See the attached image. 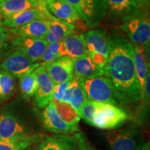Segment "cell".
<instances>
[{"instance_id":"277c9868","label":"cell","mask_w":150,"mask_h":150,"mask_svg":"<svg viewBox=\"0 0 150 150\" xmlns=\"http://www.w3.org/2000/svg\"><path fill=\"white\" fill-rule=\"evenodd\" d=\"M129 117L128 112L117 105L97 102L91 125L98 129L112 130L122 125Z\"/></svg>"},{"instance_id":"8d00e7d4","label":"cell","mask_w":150,"mask_h":150,"mask_svg":"<svg viewBox=\"0 0 150 150\" xmlns=\"http://www.w3.org/2000/svg\"><path fill=\"white\" fill-rule=\"evenodd\" d=\"M25 150H35V149H31V147H30V148H29V149H25Z\"/></svg>"},{"instance_id":"f546056e","label":"cell","mask_w":150,"mask_h":150,"mask_svg":"<svg viewBox=\"0 0 150 150\" xmlns=\"http://www.w3.org/2000/svg\"><path fill=\"white\" fill-rule=\"evenodd\" d=\"M70 81L55 85V87H54V90L53 100H52V102H53L54 104H58V103L61 102L63 95H64L65 91H66L67 86H68L69 83H70Z\"/></svg>"},{"instance_id":"4316f807","label":"cell","mask_w":150,"mask_h":150,"mask_svg":"<svg viewBox=\"0 0 150 150\" xmlns=\"http://www.w3.org/2000/svg\"><path fill=\"white\" fill-rule=\"evenodd\" d=\"M56 111L61 119L73 126L78 127L79 122L80 120V116L77 112L68 103L60 102L54 104Z\"/></svg>"},{"instance_id":"d590c367","label":"cell","mask_w":150,"mask_h":150,"mask_svg":"<svg viewBox=\"0 0 150 150\" xmlns=\"http://www.w3.org/2000/svg\"><path fill=\"white\" fill-rule=\"evenodd\" d=\"M35 1H36L37 2H38L39 4H43L44 3V1H43V0H35Z\"/></svg>"},{"instance_id":"d6a6232c","label":"cell","mask_w":150,"mask_h":150,"mask_svg":"<svg viewBox=\"0 0 150 150\" xmlns=\"http://www.w3.org/2000/svg\"><path fill=\"white\" fill-rule=\"evenodd\" d=\"M10 38L11 33L9 32V30L0 22V50L3 47Z\"/></svg>"},{"instance_id":"1f68e13d","label":"cell","mask_w":150,"mask_h":150,"mask_svg":"<svg viewBox=\"0 0 150 150\" xmlns=\"http://www.w3.org/2000/svg\"><path fill=\"white\" fill-rule=\"evenodd\" d=\"M77 140V149L76 150H96L90 145L86 138L81 133L75 134Z\"/></svg>"},{"instance_id":"5b68a950","label":"cell","mask_w":150,"mask_h":150,"mask_svg":"<svg viewBox=\"0 0 150 150\" xmlns=\"http://www.w3.org/2000/svg\"><path fill=\"white\" fill-rule=\"evenodd\" d=\"M77 11L86 27L96 28L107 16L108 8L105 0H65Z\"/></svg>"},{"instance_id":"44dd1931","label":"cell","mask_w":150,"mask_h":150,"mask_svg":"<svg viewBox=\"0 0 150 150\" xmlns=\"http://www.w3.org/2000/svg\"><path fill=\"white\" fill-rule=\"evenodd\" d=\"M86 101L87 99L86 94L81 85L79 79L76 76H73V78L70 81V83L65 91L61 102L70 104L79 115L81 108Z\"/></svg>"},{"instance_id":"7a4b0ae2","label":"cell","mask_w":150,"mask_h":150,"mask_svg":"<svg viewBox=\"0 0 150 150\" xmlns=\"http://www.w3.org/2000/svg\"><path fill=\"white\" fill-rule=\"evenodd\" d=\"M120 29L134 44L145 45L150 40V22L147 7H140L136 13L123 19Z\"/></svg>"},{"instance_id":"ac0fdd59","label":"cell","mask_w":150,"mask_h":150,"mask_svg":"<svg viewBox=\"0 0 150 150\" xmlns=\"http://www.w3.org/2000/svg\"><path fill=\"white\" fill-rule=\"evenodd\" d=\"M46 17L43 11L38 8H32L22 11L12 16L4 18L1 23L7 29H15L34 20H45Z\"/></svg>"},{"instance_id":"ffe728a7","label":"cell","mask_w":150,"mask_h":150,"mask_svg":"<svg viewBox=\"0 0 150 150\" xmlns=\"http://www.w3.org/2000/svg\"><path fill=\"white\" fill-rule=\"evenodd\" d=\"M61 47L62 56H69L74 60L87 54L83 34L69 35L61 41Z\"/></svg>"},{"instance_id":"30bf717a","label":"cell","mask_w":150,"mask_h":150,"mask_svg":"<svg viewBox=\"0 0 150 150\" xmlns=\"http://www.w3.org/2000/svg\"><path fill=\"white\" fill-rule=\"evenodd\" d=\"M38 8L43 11L46 17L44 21L47 27L48 31L45 40L48 43L61 42L74 32L76 29L75 26L54 17L46 8L45 5L39 4Z\"/></svg>"},{"instance_id":"2e32d148","label":"cell","mask_w":150,"mask_h":150,"mask_svg":"<svg viewBox=\"0 0 150 150\" xmlns=\"http://www.w3.org/2000/svg\"><path fill=\"white\" fill-rule=\"evenodd\" d=\"M108 8V15L112 20L122 21L134 14L140 7L137 0H105Z\"/></svg>"},{"instance_id":"484cf974","label":"cell","mask_w":150,"mask_h":150,"mask_svg":"<svg viewBox=\"0 0 150 150\" xmlns=\"http://www.w3.org/2000/svg\"><path fill=\"white\" fill-rule=\"evenodd\" d=\"M16 91V80L13 75L0 70V102L8 99Z\"/></svg>"},{"instance_id":"603a6c76","label":"cell","mask_w":150,"mask_h":150,"mask_svg":"<svg viewBox=\"0 0 150 150\" xmlns=\"http://www.w3.org/2000/svg\"><path fill=\"white\" fill-rule=\"evenodd\" d=\"M35 0H0V17L4 19L27 9L38 8Z\"/></svg>"},{"instance_id":"cb8c5ba5","label":"cell","mask_w":150,"mask_h":150,"mask_svg":"<svg viewBox=\"0 0 150 150\" xmlns=\"http://www.w3.org/2000/svg\"><path fill=\"white\" fill-rule=\"evenodd\" d=\"M42 136L38 134H27L10 140H0V150H25L35 145Z\"/></svg>"},{"instance_id":"7402d4cb","label":"cell","mask_w":150,"mask_h":150,"mask_svg":"<svg viewBox=\"0 0 150 150\" xmlns=\"http://www.w3.org/2000/svg\"><path fill=\"white\" fill-rule=\"evenodd\" d=\"M15 35L32 38L45 39L48 31L47 27L43 20H34L22 27L8 29Z\"/></svg>"},{"instance_id":"4dcf8cb0","label":"cell","mask_w":150,"mask_h":150,"mask_svg":"<svg viewBox=\"0 0 150 150\" xmlns=\"http://www.w3.org/2000/svg\"><path fill=\"white\" fill-rule=\"evenodd\" d=\"M149 72L147 73L146 76L145 83H144L143 88H142L141 92H140V100L141 99L144 104L146 105L149 104V97H150V75Z\"/></svg>"},{"instance_id":"83f0119b","label":"cell","mask_w":150,"mask_h":150,"mask_svg":"<svg viewBox=\"0 0 150 150\" xmlns=\"http://www.w3.org/2000/svg\"><path fill=\"white\" fill-rule=\"evenodd\" d=\"M20 91L24 98L30 99L34 97L37 89V81L34 72L20 78Z\"/></svg>"},{"instance_id":"e0dca14e","label":"cell","mask_w":150,"mask_h":150,"mask_svg":"<svg viewBox=\"0 0 150 150\" xmlns=\"http://www.w3.org/2000/svg\"><path fill=\"white\" fill-rule=\"evenodd\" d=\"M76 136L55 134L42 138L37 150H76Z\"/></svg>"},{"instance_id":"f1b7e54d","label":"cell","mask_w":150,"mask_h":150,"mask_svg":"<svg viewBox=\"0 0 150 150\" xmlns=\"http://www.w3.org/2000/svg\"><path fill=\"white\" fill-rule=\"evenodd\" d=\"M61 56V42L48 43V45L40 59V61H42L40 64H48V63H52Z\"/></svg>"},{"instance_id":"d6986e66","label":"cell","mask_w":150,"mask_h":150,"mask_svg":"<svg viewBox=\"0 0 150 150\" xmlns=\"http://www.w3.org/2000/svg\"><path fill=\"white\" fill-rule=\"evenodd\" d=\"M73 74L77 78H93L104 75V70L86 54L74 60Z\"/></svg>"},{"instance_id":"5bb4252c","label":"cell","mask_w":150,"mask_h":150,"mask_svg":"<svg viewBox=\"0 0 150 150\" xmlns=\"http://www.w3.org/2000/svg\"><path fill=\"white\" fill-rule=\"evenodd\" d=\"M45 5L54 17L63 21L72 24L76 27L77 26L80 27L82 24H85L77 11L65 0H47Z\"/></svg>"},{"instance_id":"9c48e42d","label":"cell","mask_w":150,"mask_h":150,"mask_svg":"<svg viewBox=\"0 0 150 150\" xmlns=\"http://www.w3.org/2000/svg\"><path fill=\"white\" fill-rule=\"evenodd\" d=\"M41 122L44 128L49 132L55 134H76L79 131V127L73 126L61 119L56 111L55 104L51 102L46 107L40 115Z\"/></svg>"},{"instance_id":"d4e9b609","label":"cell","mask_w":150,"mask_h":150,"mask_svg":"<svg viewBox=\"0 0 150 150\" xmlns=\"http://www.w3.org/2000/svg\"><path fill=\"white\" fill-rule=\"evenodd\" d=\"M134 49V61L135 70L140 85V91L141 92L143 88L145 81L149 68L147 66L145 55H144L143 46L140 45L132 44Z\"/></svg>"},{"instance_id":"4fadbf2b","label":"cell","mask_w":150,"mask_h":150,"mask_svg":"<svg viewBox=\"0 0 150 150\" xmlns=\"http://www.w3.org/2000/svg\"><path fill=\"white\" fill-rule=\"evenodd\" d=\"M13 45L23 52L33 63L40 61L48 42L45 39L16 36L11 40Z\"/></svg>"},{"instance_id":"ba28073f","label":"cell","mask_w":150,"mask_h":150,"mask_svg":"<svg viewBox=\"0 0 150 150\" xmlns=\"http://www.w3.org/2000/svg\"><path fill=\"white\" fill-rule=\"evenodd\" d=\"M40 65V63H33L23 52L16 50L4 59L0 67L14 77L21 78L33 72Z\"/></svg>"},{"instance_id":"8992f818","label":"cell","mask_w":150,"mask_h":150,"mask_svg":"<svg viewBox=\"0 0 150 150\" xmlns=\"http://www.w3.org/2000/svg\"><path fill=\"white\" fill-rule=\"evenodd\" d=\"M86 53L98 66L104 68L108 54V34L104 29H91L83 34Z\"/></svg>"},{"instance_id":"836d02e7","label":"cell","mask_w":150,"mask_h":150,"mask_svg":"<svg viewBox=\"0 0 150 150\" xmlns=\"http://www.w3.org/2000/svg\"><path fill=\"white\" fill-rule=\"evenodd\" d=\"M139 3L140 6L143 7H148L149 6V0H137Z\"/></svg>"},{"instance_id":"e575fe53","label":"cell","mask_w":150,"mask_h":150,"mask_svg":"<svg viewBox=\"0 0 150 150\" xmlns=\"http://www.w3.org/2000/svg\"><path fill=\"white\" fill-rule=\"evenodd\" d=\"M140 150H150V145L149 142H145V144L142 145V147L140 148Z\"/></svg>"},{"instance_id":"7c38bea8","label":"cell","mask_w":150,"mask_h":150,"mask_svg":"<svg viewBox=\"0 0 150 150\" xmlns=\"http://www.w3.org/2000/svg\"><path fill=\"white\" fill-rule=\"evenodd\" d=\"M74 59L69 56H61L52 63L45 66L46 72L51 79L52 82L57 85L72 80L73 74Z\"/></svg>"},{"instance_id":"3957f363","label":"cell","mask_w":150,"mask_h":150,"mask_svg":"<svg viewBox=\"0 0 150 150\" xmlns=\"http://www.w3.org/2000/svg\"><path fill=\"white\" fill-rule=\"evenodd\" d=\"M87 100L120 104L110 80L105 75L93 78H79Z\"/></svg>"},{"instance_id":"6da1fadb","label":"cell","mask_w":150,"mask_h":150,"mask_svg":"<svg viewBox=\"0 0 150 150\" xmlns=\"http://www.w3.org/2000/svg\"><path fill=\"white\" fill-rule=\"evenodd\" d=\"M108 54L104 67L120 104L131 106L140 100V85L135 70L130 40L118 32L108 35Z\"/></svg>"},{"instance_id":"9a60e30c","label":"cell","mask_w":150,"mask_h":150,"mask_svg":"<svg viewBox=\"0 0 150 150\" xmlns=\"http://www.w3.org/2000/svg\"><path fill=\"white\" fill-rule=\"evenodd\" d=\"M30 134L17 118L9 112L0 115V140H10Z\"/></svg>"},{"instance_id":"8fae6325","label":"cell","mask_w":150,"mask_h":150,"mask_svg":"<svg viewBox=\"0 0 150 150\" xmlns=\"http://www.w3.org/2000/svg\"><path fill=\"white\" fill-rule=\"evenodd\" d=\"M33 72L37 81V89L34 95L35 104L39 108H44L53 100L55 84L49 76L44 65L40 64Z\"/></svg>"},{"instance_id":"52a82bcc","label":"cell","mask_w":150,"mask_h":150,"mask_svg":"<svg viewBox=\"0 0 150 150\" xmlns=\"http://www.w3.org/2000/svg\"><path fill=\"white\" fill-rule=\"evenodd\" d=\"M106 140L111 150H140L142 147L140 135L133 129L110 131L106 134Z\"/></svg>"}]
</instances>
